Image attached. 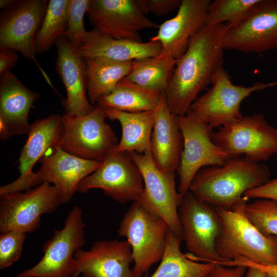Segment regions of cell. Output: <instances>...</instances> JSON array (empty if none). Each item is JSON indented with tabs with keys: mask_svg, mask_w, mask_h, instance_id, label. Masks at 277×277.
<instances>
[{
	"mask_svg": "<svg viewBox=\"0 0 277 277\" xmlns=\"http://www.w3.org/2000/svg\"><path fill=\"white\" fill-rule=\"evenodd\" d=\"M227 24L206 25L179 58L164 93L167 104L176 116L186 114L201 92L211 85L224 63L223 40Z\"/></svg>",
	"mask_w": 277,
	"mask_h": 277,
	"instance_id": "1",
	"label": "cell"
},
{
	"mask_svg": "<svg viewBox=\"0 0 277 277\" xmlns=\"http://www.w3.org/2000/svg\"><path fill=\"white\" fill-rule=\"evenodd\" d=\"M271 176L270 169L263 163L245 156L231 157L223 165L201 169L194 176L189 191L215 208H231L247 191L265 183Z\"/></svg>",
	"mask_w": 277,
	"mask_h": 277,
	"instance_id": "2",
	"label": "cell"
},
{
	"mask_svg": "<svg viewBox=\"0 0 277 277\" xmlns=\"http://www.w3.org/2000/svg\"><path fill=\"white\" fill-rule=\"evenodd\" d=\"M244 196L231 208H215L220 227L215 250L223 262L243 259L254 264L277 265V236H266L245 213Z\"/></svg>",
	"mask_w": 277,
	"mask_h": 277,
	"instance_id": "3",
	"label": "cell"
},
{
	"mask_svg": "<svg viewBox=\"0 0 277 277\" xmlns=\"http://www.w3.org/2000/svg\"><path fill=\"white\" fill-rule=\"evenodd\" d=\"M169 227L160 215L138 201L124 214L118 234L127 239L132 249L133 277H143L164 254Z\"/></svg>",
	"mask_w": 277,
	"mask_h": 277,
	"instance_id": "4",
	"label": "cell"
},
{
	"mask_svg": "<svg viewBox=\"0 0 277 277\" xmlns=\"http://www.w3.org/2000/svg\"><path fill=\"white\" fill-rule=\"evenodd\" d=\"M219 128L212 141L230 157L245 156L262 163L277 155V128L262 113L242 115Z\"/></svg>",
	"mask_w": 277,
	"mask_h": 277,
	"instance_id": "5",
	"label": "cell"
},
{
	"mask_svg": "<svg viewBox=\"0 0 277 277\" xmlns=\"http://www.w3.org/2000/svg\"><path fill=\"white\" fill-rule=\"evenodd\" d=\"M82 213L78 206H74L63 228L54 230L52 238L43 245L41 260L16 277H76L74 253L85 243Z\"/></svg>",
	"mask_w": 277,
	"mask_h": 277,
	"instance_id": "6",
	"label": "cell"
},
{
	"mask_svg": "<svg viewBox=\"0 0 277 277\" xmlns=\"http://www.w3.org/2000/svg\"><path fill=\"white\" fill-rule=\"evenodd\" d=\"M63 133L60 147L77 157L102 162L118 142L113 129L106 122L104 108L97 105L89 114L62 116Z\"/></svg>",
	"mask_w": 277,
	"mask_h": 277,
	"instance_id": "7",
	"label": "cell"
},
{
	"mask_svg": "<svg viewBox=\"0 0 277 277\" xmlns=\"http://www.w3.org/2000/svg\"><path fill=\"white\" fill-rule=\"evenodd\" d=\"M276 86L277 82H256L248 87L235 85L222 66L215 72L211 87L194 101L189 110L212 129L220 128L243 115L241 103L253 92Z\"/></svg>",
	"mask_w": 277,
	"mask_h": 277,
	"instance_id": "8",
	"label": "cell"
},
{
	"mask_svg": "<svg viewBox=\"0 0 277 277\" xmlns=\"http://www.w3.org/2000/svg\"><path fill=\"white\" fill-rule=\"evenodd\" d=\"M176 117L184 143L177 170V190L183 196L189 191L194 176L201 169L223 165L230 157L213 143V129L191 111Z\"/></svg>",
	"mask_w": 277,
	"mask_h": 277,
	"instance_id": "9",
	"label": "cell"
},
{
	"mask_svg": "<svg viewBox=\"0 0 277 277\" xmlns=\"http://www.w3.org/2000/svg\"><path fill=\"white\" fill-rule=\"evenodd\" d=\"M182 238L190 259L208 263L223 260L215 250L220 221L215 207L199 199L189 191L183 195L178 208Z\"/></svg>",
	"mask_w": 277,
	"mask_h": 277,
	"instance_id": "10",
	"label": "cell"
},
{
	"mask_svg": "<svg viewBox=\"0 0 277 277\" xmlns=\"http://www.w3.org/2000/svg\"><path fill=\"white\" fill-rule=\"evenodd\" d=\"M61 204L57 188L48 182L24 192L0 195V233H32L39 227L41 216L52 213Z\"/></svg>",
	"mask_w": 277,
	"mask_h": 277,
	"instance_id": "11",
	"label": "cell"
},
{
	"mask_svg": "<svg viewBox=\"0 0 277 277\" xmlns=\"http://www.w3.org/2000/svg\"><path fill=\"white\" fill-rule=\"evenodd\" d=\"M48 2L47 0L16 1L11 7L2 10L0 15V47L12 48L32 61L48 84L57 92L35 56V36Z\"/></svg>",
	"mask_w": 277,
	"mask_h": 277,
	"instance_id": "12",
	"label": "cell"
},
{
	"mask_svg": "<svg viewBox=\"0 0 277 277\" xmlns=\"http://www.w3.org/2000/svg\"><path fill=\"white\" fill-rule=\"evenodd\" d=\"M124 204L138 201L144 190L142 173L130 153L112 151L92 173L82 180L76 191L85 193L93 189Z\"/></svg>",
	"mask_w": 277,
	"mask_h": 277,
	"instance_id": "13",
	"label": "cell"
},
{
	"mask_svg": "<svg viewBox=\"0 0 277 277\" xmlns=\"http://www.w3.org/2000/svg\"><path fill=\"white\" fill-rule=\"evenodd\" d=\"M130 154L144 181V190L138 202L160 215L171 230L182 236L178 208L183 196L176 188L175 173L161 171L154 163L150 150Z\"/></svg>",
	"mask_w": 277,
	"mask_h": 277,
	"instance_id": "14",
	"label": "cell"
},
{
	"mask_svg": "<svg viewBox=\"0 0 277 277\" xmlns=\"http://www.w3.org/2000/svg\"><path fill=\"white\" fill-rule=\"evenodd\" d=\"M228 26L225 50L251 53L276 49L277 0H260L241 22Z\"/></svg>",
	"mask_w": 277,
	"mask_h": 277,
	"instance_id": "15",
	"label": "cell"
},
{
	"mask_svg": "<svg viewBox=\"0 0 277 277\" xmlns=\"http://www.w3.org/2000/svg\"><path fill=\"white\" fill-rule=\"evenodd\" d=\"M86 14L94 28L116 39L141 42L140 32L158 29L136 0H90Z\"/></svg>",
	"mask_w": 277,
	"mask_h": 277,
	"instance_id": "16",
	"label": "cell"
},
{
	"mask_svg": "<svg viewBox=\"0 0 277 277\" xmlns=\"http://www.w3.org/2000/svg\"><path fill=\"white\" fill-rule=\"evenodd\" d=\"M63 133L62 116L52 114L32 124L18 159L20 176L0 187V195L26 191L36 186L33 167L51 149L60 146Z\"/></svg>",
	"mask_w": 277,
	"mask_h": 277,
	"instance_id": "17",
	"label": "cell"
},
{
	"mask_svg": "<svg viewBox=\"0 0 277 277\" xmlns=\"http://www.w3.org/2000/svg\"><path fill=\"white\" fill-rule=\"evenodd\" d=\"M210 0H182L176 15L160 25L150 41L160 44L161 57L177 60L206 25Z\"/></svg>",
	"mask_w": 277,
	"mask_h": 277,
	"instance_id": "18",
	"label": "cell"
},
{
	"mask_svg": "<svg viewBox=\"0 0 277 277\" xmlns=\"http://www.w3.org/2000/svg\"><path fill=\"white\" fill-rule=\"evenodd\" d=\"M57 50L55 69L65 87L67 97L63 99L65 114L85 115L95 106L89 101L86 64L78 48L73 46L62 35L55 41Z\"/></svg>",
	"mask_w": 277,
	"mask_h": 277,
	"instance_id": "19",
	"label": "cell"
},
{
	"mask_svg": "<svg viewBox=\"0 0 277 277\" xmlns=\"http://www.w3.org/2000/svg\"><path fill=\"white\" fill-rule=\"evenodd\" d=\"M42 166L35 172L36 186L43 183L52 184L66 204L71 201L78 183L94 172L102 162L84 159L63 150L60 146L52 149L40 160Z\"/></svg>",
	"mask_w": 277,
	"mask_h": 277,
	"instance_id": "20",
	"label": "cell"
},
{
	"mask_svg": "<svg viewBox=\"0 0 277 277\" xmlns=\"http://www.w3.org/2000/svg\"><path fill=\"white\" fill-rule=\"evenodd\" d=\"M74 257L76 277H133L132 249L127 240L96 241L88 250L77 249Z\"/></svg>",
	"mask_w": 277,
	"mask_h": 277,
	"instance_id": "21",
	"label": "cell"
},
{
	"mask_svg": "<svg viewBox=\"0 0 277 277\" xmlns=\"http://www.w3.org/2000/svg\"><path fill=\"white\" fill-rule=\"evenodd\" d=\"M0 137L28 135L29 114L40 94L27 88L11 71L0 76Z\"/></svg>",
	"mask_w": 277,
	"mask_h": 277,
	"instance_id": "22",
	"label": "cell"
},
{
	"mask_svg": "<svg viewBox=\"0 0 277 277\" xmlns=\"http://www.w3.org/2000/svg\"><path fill=\"white\" fill-rule=\"evenodd\" d=\"M154 124L150 152L157 168L166 173H175L183 149V137L176 115L170 110L164 93L154 110Z\"/></svg>",
	"mask_w": 277,
	"mask_h": 277,
	"instance_id": "23",
	"label": "cell"
},
{
	"mask_svg": "<svg viewBox=\"0 0 277 277\" xmlns=\"http://www.w3.org/2000/svg\"><path fill=\"white\" fill-rule=\"evenodd\" d=\"M78 49L84 58L125 62L159 56L161 48L160 44L151 41L116 39L94 28Z\"/></svg>",
	"mask_w": 277,
	"mask_h": 277,
	"instance_id": "24",
	"label": "cell"
},
{
	"mask_svg": "<svg viewBox=\"0 0 277 277\" xmlns=\"http://www.w3.org/2000/svg\"><path fill=\"white\" fill-rule=\"evenodd\" d=\"M104 110L107 118L117 121L121 125L122 136L116 147L118 151L143 153L150 150L154 111L129 112L112 108Z\"/></svg>",
	"mask_w": 277,
	"mask_h": 277,
	"instance_id": "25",
	"label": "cell"
},
{
	"mask_svg": "<svg viewBox=\"0 0 277 277\" xmlns=\"http://www.w3.org/2000/svg\"><path fill=\"white\" fill-rule=\"evenodd\" d=\"M182 236L169 228L163 257L149 277H206L217 263H199L188 258L181 249Z\"/></svg>",
	"mask_w": 277,
	"mask_h": 277,
	"instance_id": "26",
	"label": "cell"
},
{
	"mask_svg": "<svg viewBox=\"0 0 277 277\" xmlns=\"http://www.w3.org/2000/svg\"><path fill=\"white\" fill-rule=\"evenodd\" d=\"M87 83V96L92 105L110 93L131 71L132 62H115L84 58Z\"/></svg>",
	"mask_w": 277,
	"mask_h": 277,
	"instance_id": "27",
	"label": "cell"
},
{
	"mask_svg": "<svg viewBox=\"0 0 277 277\" xmlns=\"http://www.w3.org/2000/svg\"><path fill=\"white\" fill-rule=\"evenodd\" d=\"M163 94L123 79L110 93L101 97L96 105L129 112L154 111Z\"/></svg>",
	"mask_w": 277,
	"mask_h": 277,
	"instance_id": "28",
	"label": "cell"
},
{
	"mask_svg": "<svg viewBox=\"0 0 277 277\" xmlns=\"http://www.w3.org/2000/svg\"><path fill=\"white\" fill-rule=\"evenodd\" d=\"M176 60L159 56L132 61L129 74L124 79L144 88L164 93L171 80Z\"/></svg>",
	"mask_w": 277,
	"mask_h": 277,
	"instance_id": "29",
	"label": "cell"
},
{
	"mask_svg": "<svg viewBox=\"0 0 277 277\" xmlns=\"http://www.w3.org/2000/svg\"><path fill=\"white\" fill-rule=\"evenodd\" d=\"M70 0H50L41 26L35 36L36 53H45L66 30Z\"/></svg>",
	"mask_w": 277,
	"mask_h": 277,
	"instance_id": "30",
	"label": "cell"
},
{
	"mask_svg": "<svg viewBox=\"0 0 277 277\" xmlns=\"http://www.w3.org/2000/svg\"><path fill=\"white\" fill-rule=\"evenodd\" d=\"M260 0H214L209 4L206 24L235 25L244 19Z\"/></svg>",
	"mask_w": 277,
	"mask_h": 277,
	"instance_id": "31",
	"label": "cell"
},
{
	"mask_svg": "<svg viewBox=\"0 0 277 277\" xmlns=\"http://www.w3.org/2000/svg\"><path fill=\"white\" fill-rule=\"evenodd\" d=\"M245 213L263 234L277 236V201L256 199L250 203L247 202Z\"/></svg>",
	"mask_w": 277,
	"mask_h": 277,
	"instance_id": "32",
	"label": "cell"
},
{
	"mask_svg": "<svg viewBox=\"0 0 277 277\" xmlns=\"http://www.w3.org/2000/svg\"><path fill=\"white\" fill-rule=\"evenodd\" d=\"M90 0H70L67 28L62 35L77 48L83 45L88 35L84 18Z\"/></svg>",
	"mask_w": 277,
	"mask_h": 277,
	"instance_id": "33",
	"label": "cell"
},
{
	"mask_svg": "<svg viewBox=\"0 0 277 277\" xmlns=\"http://www.w3.org/2000/svg\"><path fill=\"white\" fill-rule=\"evenodd\" d=\"M26 234L19 231H10L0 234V269L11 266L19 259L23 251Z\"/></svg>",
	"mask_w": 277,
	"mask_h": 277,
	"instance_id": "34",
	"label": "cell"
},
{
	"mask_svg": "<svg viewBox=\"0 0 277 277\" xmlns=\"http://www.w3.org/2000/svg\"><path fill=\"white\" fill-rule=\"evenodd\" d=\"M136 2L144 13H152L156 16H164L177 9L182 0H136Z\"/></svg>",
	"mask_w": 277,
	"mask_h": 277,
	"instance_id": "35",
	"label": "cell"
},
{
	"mask_svg": "<svg viewBox=\"0 0 277 277\" xmlns=\"http://www.w3.org/2000/svg\"><path fill=\"white\" fill-rule=\"evenodd\" d=\"M243 196L247 200L250 199H268L277 201V177L247 191Z\"/></svg>",
	"mask_w": 277,
	"mask_h": 277,
	"instance_id": "36",
	"label": "cell"
},
{
	"mask_svg": "<svg viewBox=\"0 0 277 277\" xmlns=\"http://www.w3.org/2000/svg\"><path fill=\"white\" fill-rule=\"evenodd\" d=\"M246 270L243 266H226L217 263L206 277H245Z\"/></svg>",
	"mask_w": 277,
	"mask_h": 277,
	"instance_id": "37",
	"label": "cell"
},
{
	"mask_svg": "<svg viewBox=\"0 0 277 277\" xmlns=\"http://www.w3.org/2000/svg\"><path fill=\"white\" fill-rule=\"evenodd\" d=\"M221 264L226 266H243L253 267L263 271L267 277H277V265H264L254 264L243 259H237L233 261L222 262Z\"/></svg>",
	"mask_w": 277,
	"mask_h": 277,
	"instance_id": "38",
	"label": "cell"
},
{
	"mask_svg": "<svg viewBox=\"0 0 277 277\" xmlns=\"http://www.w3.org/2000/svg\"><path fill=\"white\" fill-rule=\"evenodd\" d=\"M16 51L12 48L0 47V76L10 71L17 63L18 56Z\"/></svg>",
	"mask_w": 277,
	"mask_h": 277,
	"instance_id": "39",
	"label": "cell"
},
{
	"mask_svg": "<svg viewBox=\"0 0 277 277\" xmlns=\"http://www.w3.org/2000/svg\"><path fill=\"white\" fill-rule=\"evenodd\" d=\"M266 274L258 268L247 267L245 277H266Z\"/></svg>",
	"mask_w": 277,
	"mask_h": 277,
	"instance_id": "40",
	"label": "cell"
},
{
	"mask_svg": "<svg viewBox=\"0 0 277 277\" xmlns=\"http://www.w3.org/2000/svg\"><path fill=\"white\" fill-rule=\"evenodd\" d=\"M15 0H1L0 8L3 9H8L12 6L16 2Z\"/></svg>",
	"mask_w": 277,
	"mask_h": 277,
	"instance_id": "41",
	"label": "cell"
}]
</instances>
